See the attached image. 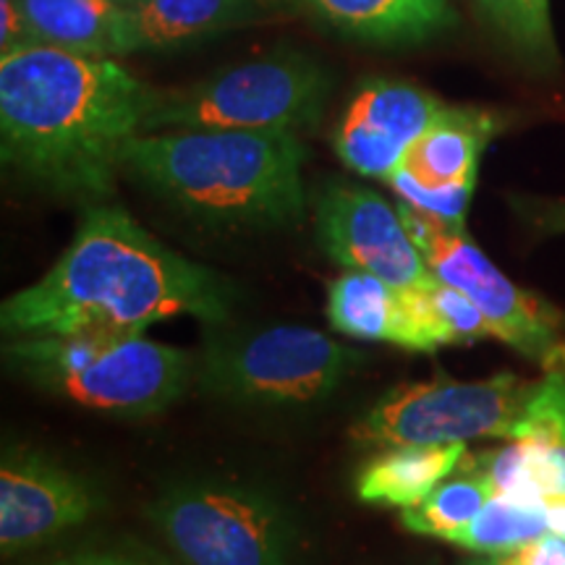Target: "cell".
Returning <instances> with one entry per match:
<instances>
[{"mask_svg": "<svg viewBox=\"0 0 565 565\" xmlns=\"http://www.w3.org/2000/svg\"><path fill=\"white\" fill-rule=\"evenodd\" d=\"M231 301L221 275L162 246L129 212L92 207L53 270L9 296L0 320L17 338L145 333L183 315L221 322Z\"/></svg>", "mask_w": 565, "mask_h": 565, "instance_id": "cell-1", "label": "cell"}, {"mask_svg": "<svg viewBox=\"0 0 565 565\" xmlns=\"http://www.w3.org/2000/svg\"><path fill=\"white\" fill-rule=\"evenodd\" d=\"M154 89L108 55L26 45L0 58L3 162L61 194H110Z\"/></svg>", "mask_w": 565, "mask_h": 565, "instance_id": "cell-2", "label": "cell"}, {"mask_svg": "<svg viewBox=\"0 0 565 565\" xmlns=\"http://www.w3.org/2000/svg\"><path fill=\"white\" fill-rule=\"evenodd\" d=\"M303 160L296 131L139 134L124 152L126 171L162 200L202 221L254 228L303 215Z\"/></svg>", "mask_w": 565, "mask_h": 565, "instance_id": "cell-3", "label": "cell"}, {"mask_svg": "<svg viewBox=\"0 0 565 565\" xmlns=\"http://www.w3.org/2000/svg\"><path fill=\"white\" fill-rule=\"evenodd\" d=\"M6 353L32 383L108 414H154L179 398L192 374L186 351L145 333L26 335Z\"/></svg>", "mask_w": 565, "mask_h": 565, "instance_id": "cell-4", "label": "cell"}, {"mask_svg": "<svg viewBox=\"0 0 565 565\" xmlns=\"http://www.w3.org/2000/svg\"><path fill=\"white\" fill-rule=\"evenodd\" d=\"M330 76L301 53L225 68L189 89L154 92L141 134L183 129L299 131L317 124L328 100Z\"/></svg>", "mask_w": 565, "mask_h": 565, "instance_id": "cell-5", "label": "cell"}, {"mask_svg": "<svg viewBox=\"0 0 565 565\" xmlns=\"http://www.w3.org/2000/svg\"><path fill=\"white\" fill-rule=\"evenodd\" d=\"M536 383L503 372L487 380L406 383L393 387L351 427V440L370 448L454 445L498 437L511 440Z\"/></svg>", "mask_w": 565, "mask_h": 565, "instance_id": "cell-6", "label": "cell"}, {"mask_svg": "<svg viewBox=\"0 0 565 565\" xmlns=\"http://www.w3.org/2000/svg\"><path fill=\"white\" fill-rule=\"evenodd\" d=\"M395 207L429 270L477 303L479 312L492 324L494 338L540 364L545 374L565 377L563 315L498 270L466 236L463 225L435 221L406 202H398Z\"/></svg>", "mask_w": 565, "mask_h": 565, "instance_id": "cell-7", "label": "cell"}, {"mask_svg": "<svg viewBox=\"0 0 565 565\" xmlns=\"http://www.w3.org/2000/svg\"><path fill=\"white\" fill-rule=\"evenodd\" d=\"M359 362L362 353L320 330L280 324L212 345L202 383L244 404L307 406L328 398Z\"/></svg>", "mask_w": 565, "mask_h": 565, "instance_id": "cell-8", "label": "cell"}, {"mask_svg": "<svg viewBox=\"0 0 565 565\" xmlns=\"http://www.w3.org/2000/svg\"><path fill=\"white\" fill-rule=\"evenodd\" d=\"M150 515L189 565H288L291 532L265 494L242 487H181Z\"/></svg>", "mask_w": 565, "mask_h": 565, "instance_id": "cell-9", "label": "cell"}, {"mask_svg": "<svg viewBox=\"0 0 565 565\" xmlns=\"http://www.w3.org/2000/svg\"><path fill=\"white\" fill-rule=\"evenodd\" d=\"M317 238L343 270L370 273L398 291L433 278L398 207L359 186H333L317 202Z\"/></svg>", "mask_w": 565, "mask_h": 565, "instance_id": "cell-10", "label": "cell"}, {"mask_svg": "<svg viewBox=\"0 0 565 565\" xmlns=\"http://www.w3.org/2000/svg\"><path fill=\"white\" fill-rule=\"evenodd\" d=\"M445 103L408 82L374 79L353 95L333 145L353 173L387 181Z\"/></svg>", "mask_w": 565, "mask_h": 565, "instance_id": "cell-11", "label": "cell"}, {"mask_svg": "<svg viewBox=\"0 0 565 565\" xmlns=\"http://www.w3.org/2000/svg\"><path fill=\"white\" fill-rule=\"evenodd\" d=\"M95 494L79 477L38 456H11L0 469V547L3 555L40 545L82 524Z\"/></svg>", "mask_w": 565, "mask_h": 565, "instance_id": "cell-12", "label": "cell"}, {"mask_svg": "<svg viewBox=\"0 0 565 565\" xmlns=\"http://www.w3.org/2000/svg\"><path fill=\"white\" fill-rule=\"evenodd\" d=\"M498 129L492 113L445 105L427 131L408 147L401 171L422 186H477L479 160Z\"/></svg>", "mask_w": 565, "mask_h": 565, "instance_id": "cell-13", "label": "cell"}, {"mask_svg": "<svg viewBox=\"0 0 565 565\" xmlns=\"http://www.w3.org/2000/svg\"><path fill=\"white\" fill-rule=\"evenodd\" d=\"M345 38L374 45H414L456 24L450 0H303Z\"/></svg>", "mask_w": 565, "mask_h": 565, "instance_id": "cell-14", "label": "cell"}, {"mask_svg": "<svg viewBox=\"0 0 565 565\" xmlns=\"http://www.w3.org/2000/svg\"><path fill=\"white\" fill-rule=\"evenodd\" d=\"M257 0H139L129 6L121 30V55L173 51L186 42L244 24Z\"/></svg>", "mask_w": 565, "mask_h": 565, "instance_id": "cell-15", "label": "cell"}, {"mask_svg": "<svg viewBox=\"0 0 565 565\" xmlns=\"http://www.w3.org/2000/svg\"><path fill=\"white\" fill-rule=\"evenodd\" d=\"M328 320L345 338L422 351L404 291L377 275L356 270L338 275L328 288Z\"/></svg>", "mask_w": 565, "mask_h": 565, "instance_id": "cell-16", "label": "cell"}, {"mask_svg": "<svg viewBox=\"0 0 565 565\" xmlns=\"http://www.w3.org/2000/svg\"><path fill=\"white\" fill-rule=\"evenodd\" d=\"M466 445H398L372 458L359 471L356 494L364 503L412 508L419 505L437 484L458 475Z\"/></svg>", "mask_w": 565, "mask_h": 565, "instance_id": "cell-17", "label": "cell"}, {"mask_svg": "<svg viewBox=\"0 0 565 565\" xmlns=\"http://www.w3.org/2000/svg\"><path fill=\"white\" fill-rule=\"evenodd\" d=\"M34 45L87 55H121L126 6L118 0H19Z\"/></svg>", "mask_w": 565, "mask_h": 565, "instance_id": "cell-18", "label": "cell"}, {"mask_svg": "<svg viewBox=\"0 0 565 565\" xmlns=\"http://www.w3.org/2000/svg\"><path fill=\"white\" fill-rule=\"evenodd\" d=\"M461 477L445 479L435 487L419 505L404 508L401 511V524L412 534L435 536V540L454 542L461 536L471 521L482 513V508L490 503L494 487L482 471L469 469L458 471Z\"/></svg>", "mask_w": 565, "mask_h": 565, "instance_id": "cell-19", "label": "cell"}, {"mask_svg": "<svg viewBox=\"0 0 565 565\" xmlns=\"http://www.w3.org/2000/svg\"><path fill=\"white\" fill-rule=\"evenodd\" d=\"M513 58L534 74H555L561 53L550 19V0H477Z\"/></svg>", "mask_w": 565, "mask_h": 565, "instance_id": "cell-20", "label": "cell"}, {"mask_svg": "<svg viewBox=\"0 0 565 565\" xmlns=\"http://www.w3.org/2000/svg\"><path fill=\"white\" fill-rule=\"evenodd\" d=\"M550 532L545 500H515L494 492L456 545L484 555H508Z\"/></svg>", "mask_w": 565, "mask_h": 565, "instance_id": "cell-21", "label": "cell"}, {"mask_svg": "<svg viewBox=\"0 0 565 565\" xmlns=\"http://www.w3.org/2000/svg\"><path fill=\"white\" fill-rule=\"evenodd\" d=\"M508 443H526L536 450L565 448V377L563 374H545L536 383L532 398L515 422Z\"/></svg>", "mask_w": 565, "mask_h": 565, "instance_id": "cell-22", "label": "cell"}, {"mask_svg": "<svg viewBox=\"0 0 565 565\" xmlns=\"http://www.w3.org/2000/svg\"><path fill=\"white\" fill-rule=\"evenodd\" d=\"M387 183H391L393 192L401 196V202L412 204L414 210H419L424 215L448 225H463L466 210H469L471 194H475V186H422L419 181H414L412 175L401 171V168L387 179Z\"/></svg>", "mask_w": 565, "mask_h": 565, "instance_id": "cell-23", "label": "cell"}, {"mask_svg": "<svg viewBox=\"0 0 565 565\" xmlns=\"http://www.w3.org/2000/svg\"><path fill=\"white\" fill-rule=\"evenodd\" d=\"M513 210L529 228L542 236L565 233V200H534V196H513Z\"/></svg>", "mask_w": 565, "mask_h": 565, "instance_id": "cell-24", "label": "cell"}, {"mask_svg": "<svg viewBox=\"0 0 565 565\" xmlns=\"http://www.w3.org/2000/svg\"><path fill=\"white\" fill-rule=\"evenodd\" d=\"M500 565H565V540L561 534L547 532L540 540L513 550L508 555H498Z\"/></svg>", "mask_w": 565, "mask_h": 565, "instance_id": "cell-25", "label": "cell"}, {"mask_svg": "<svg viewBox=\"0 0 565 565\" xmlns=\"http://www.w3.org/2000/svg\"><path fill=\"white\" fill-rule=\"evenodd\" d=\"M526 450L532 456V471L542 494L545 498H550V494H565V448L536 450L532 445H526Z\"/></svg>", "mask_w": 565, "mask_h": 565, "instance_id": "cell-26", "label": "cell"}, {"mask_svg": "<svg viewBox=\"0 0 565 565\" xmlns=\"http://www.w3.org/2000/svg\"><path fill=\"white\" fill-rule=\"evenodd\" d=\"M0 11H3V21H0V51L11 53L17 47L34 45L30 24H26L19 0H0Z\"/></svg>", "mask_w": 565, "mask_h": 565, "instance_id": "cell-27", "label": "cell"}, {"mask_svg": "<svg viewBox=\"0 0 565 565\" xmlns=\"http://www.w3.org/2000/svg\"><path fill=\"white\" fill-rule=\"evenodd\" d=\"M547 513H550V532L561 534L565 540V494H550Z\"/></svg>", "mask_w": 565, "mask_h": 565, "instance_id": "cell-28", "label": "cell"}, {"mask_svg": "<svg viewBox=\"0 0 565 565\" xmlns=\"http://www.w3.org/2000/svg\"><path fill=\"white\" fill-rule=\"evenodd\" d=\"M58 565H134V563L118 561V557H76V561H66Z\"/></svg>", "mask_w": 565, "mask_h": 565, "instance_id": "cell-29", "label": "cell"}, {"mask_svg": "<svg viewBox=\"0 0 565 565\" xmlns=\"http://www.w3.org/2000/svg\"><path fill=\"white\" fill-rule=\"evenodd\" d=\"M118 3H121V6H126V9H129V6H137L139 0H118Z\"/></svg>", "mask_w": 565, "mask_h": 565, "instance_id": "cell-30", "label": "cell"}, {"mask_svg": "<svg viewBox=\"0 0 565 565\" xmlns=\"http://www.w3.org/2000/svg\"><path fill=\"white\" fill-rule=\"evenodd\" d=\"M484 565H500L498 561H490V563H484Z\"/></svg>", "mask_w": 565, "mask_h": 565, "instance_id": "cell-31", "label": "cell"}]
</instances>
